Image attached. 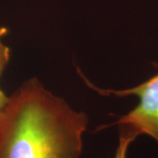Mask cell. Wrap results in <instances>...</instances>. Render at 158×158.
<instances>
[{"mask_svg":"<svg viewBox=\"0 0 158 158\" xmlns=\"http://www.w3.org/2000/svg\"><path fill=\"white\" fill-rule=\"evenodd\" d=\"M136 137L137 135L132 130L125 127H122L118 145L114 158H127L128 147Z\"/></svg>","mask_w":158,"mask_h":158,"instance_id":"obj_3","label":"cell"},{"mask_svg":"<svg viewBox=\"0 0 158 158\" xmlns=\"http://www.w3.org/2000/svg\"><path fill=\"white\" fill-rule=\"evenodd\" d=\"M7 29L0 27V75L5 69L10 59V49L2 42V38L7 34Z\"/></svg>","mask_w":158,"mask_h":158,"instance_id":"obj_4","label":"cell"},{"mask_svg":"<svg viewBox=\"0 0 158 158\" xmlns=\"http://www.w3.org/2000/svg\"><path fill=\"white\" fill-rule=\"evenodd\" d=\"M105 94L139 98L136 107L113 124L125 127L136 135L147 134L158 143V73L135 87L124 90H104Z\"/></svg>","mask_w":158,"mask_h":158,"instance_id":"obj_2","label":"cell"},{"mask_svg":"<svg viewBox=\"0 0 158 158\" xmlns=\"http://www.w3.org/2000/svg\"><path fill=\"white\" fill-rule=\"evenodd\" d=\"M87 117L31 79L0 114V158H79Z\"/></svg>","mask_w":158,"mask_h":158,"instance_id":"obj_1","label":"cell"},{"mask_svg":"<svg viewBox=\"0 0 158 158\" xmlns=\"http://www.w3.org/2000/svg\"><path fill=\"white\" fill-rule=\"evenodd\" d=\"M8 98H7L5 94L0 90V114H1L3 108H5V105L7 102V100H8Z\"/></svg>","mask_w":158,"mask_h":158,"instance_id":"obj_5","label":"cell"}]
</instances>
